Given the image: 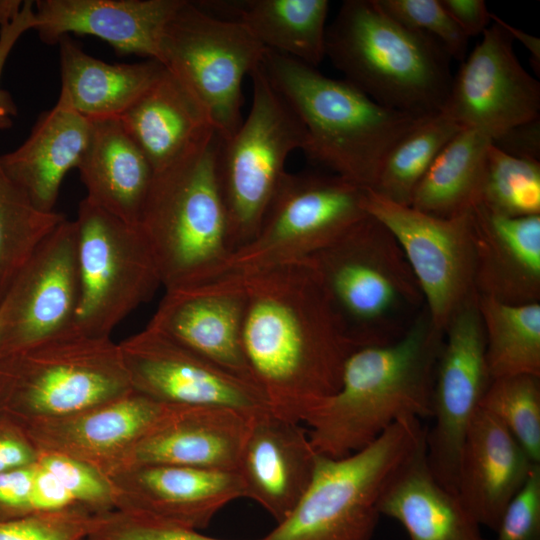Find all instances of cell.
Returning a JSON list of instances; mask_svg holds the SVG:
<instances>
[{
    "instance_id": "6da1fadb",
    "label": "cell",
    "mask_w": 540,
    "mask_h": 540,
    "mask_svg": "<svg viewBox=\"0 0 540 540\" xmlns=\"http://www.w3.org/2000/svg\"><path fill=\"white\" fill-rule=\"evenodd\" d=\"M241 278L246 295L242 348L269 410L302 423L332 396L357 348L305 260Z\"/></svg>"
},
{
    "instance_id": "7a4b0ae2",
    "label": "cell",
    "mask_w": 540,
    "mask_h": 540,
    "mask_svg": "<svg viewBox=\"0 0 540 540\" xmlns=\"http://www.w3.org/2000/svg\"><path fill=\"white\" fill-rule=\"evenodd\" d=\"M444 331L425 307L398 340L355 348L347 357L339 389L303 423L317 454L338 458L376 440L403 418L432 416V391Z\"/></svg>"
},
{
    "instance_id": "3957f363",
    "label": "cell",
    "mask_w": 540,
    "mask_h": 540,
    "mask_svg": "<svg viewBox=\"0 0 540 540\" xmlns=\"http://www.w3.org/2000/svg\"><path fill=\"white\" fill-rule=\"evenodd\" d=\"M261 67L304 125L307 157L363 189L374 188L390 150L426 118L385 107L344 79L268 49Z\"/></svg>"
},
{
    "instance_id": "277c9868",
    "label": "cell",
    "mask_w": 540,
    "mask_h": 540,
    "mask_svg": "<svg viewBox=\"0 0 540 540\" xmlns=\"http://www.w3.org/2000/svg\"><path fill=\"white\" fill-rule=\"evenodd\" d=\"M325 56L375 102L417 117L440 113L453 76L433 38L385 13L375 0H346L326 28Z\"/></svg>"
},
{
    "instance_id": "5b68a950",
    "label": "cell",
    "mask_w": 540,
    "mask_h": 540,
    "mask_svg": "<svg viewBox=\"0 0 540 540\" xmlns=\"http://www.w3.org/2000/svg\"><path fill=\"white\" fill-rule=\"evenodd\" d=\"M221 141L213 130L184 157L154 173L138 225L165 291L216 278L231 254L218 177Z\"/></svg>"
},
{
    "instance_id": "8992f818",
    "label": "cell",
    "mask_w": 540,
    "mask_h": 540,
    "mask_svg": "<svg viewBox=\"0 0 540 540\" xmlns=\"http://www.w3.org/2000/svg\"><path fill=\"white\" fill-rule=\"evenodd\" d=\"M305 261L356 347L400 339L426 307L399 243L369 214Z\"/></svg>"
},
{
    "instance_id": "52a82bcc",
    "label": "cell",
    "mask_w": 540,
    "mask_h": 540,
    "mask_svg": "<svg viewBox=\"0 0 540 540\" xmlns=\"http://www.w3.org/2000/svg\"><path fill=\"white\" fill-rule=\"evenodd\" d=\"M132 391L119 343L75 328L0 356V417H60Z\"/></svg>"
},
{
    "instance_id": "ba28073f",
    "label": "cell",
    "mask_w": 540,
    "mask_h": 540,
    "mask_svg": "<svg viewBox=\"0 0 540 540\" xmlns=\"http://www.w3.org/2000/svg\"><path fill=\"white\" fill-rule=\"evenodd\" d=\"M427 429L417 418H403L352 454H317L305 493L288 517L260 540H372L381 495Z\"/></svg>"
},
{
    "instance_id": "9c48e42d",
    "label": "cell",
    "mask_w": 540,
    "mask_h": 540,
    "mask_svg": "<svg viewBox=\"0 0 540 540\" xmlns=\"http://www.w3.org/2000/svg\"><path fill=\"white\" fill-rule=\"evenodd\" d=\"M252 103L245 120L221 141L218 177L231 253L257 234L287 171L291 152L306 145L297 114L266 77L261 64L250 74Z\"/></svg>"
},
{
    "instance_id": "30bf717a",
    "label": "cell",
    "mask_w": 540,
    "mask_h": 540,
    "mask_svg": "<svg viewBox=\"0 0 540 540\" xmlns=\"http://www.w3.org/2000/svg\"><path fill=\"white\" fill-rule=\"evenodd\" d=\"M74 222L79 295L73 328L111 337L162 286L159 271L138 224L128 223L86 198L80 202Z\"/></svg>"
},
{
    "instance_id": "8fae6325",
    "label": "cell",
    "mask_w": 540,
    "mask_h": 540,
    "mask_svg": "<svg viewBox=\"0 0 540 540\" xmlns=\"http://www.w3.org/2000/svg\"><path fill=\"white\" fill-rule=\"evenodd\" d=\"M266 48L237 20L183 0L165 26L160 62L195 96L223 140L240 127L242 83Z\"/></svg>"
},
{
    "instance_id": "7c38bea8",
    "label": "cell",
    "mask_w": 540,
    "mask_h": 540,
    "mask_svg": "<svg viewBox=\"0 0 540 540\" xmlns=\"http://www.w3.org/2000/svg\"><path fill=\"white\" fill-rule=\"evenodd\" d=\"M365 193L335 174L287 172L256 236L230 254L217 277L305 260L368 214Z\"/></svg>"
},
{
    "instance_id": "4fadbf2b",
    "label": "cell",
    "mask_w": 540,
    "mask_h": 540,
    "mask_svg": "<svg viewBox=\"0 0 540 540\" xmlns=\"http://www.w3.org/2000/svg\"><path fill=\"white\" fill-rule=\"evenodd\" d=\"M365 211L399 243L422 290L432 324L444 331L451 316L477 293L469 210L440 218L366 189Z\"/></svg>"
},
{
    "instance_id": "5bb4252c",
    "label": "cell",
    "mask_w": 540,
    "mask_h": 540,
    "mask_svg": "<svg viewBox=\"0 0 540 540\" xmlns=\"http://www.w3.org/2000/svg\"><path fill=\"white\" fill-rule=\"evenodd\" d=\"M490 382L476 294L445 327L432 391L434 423L426 433L429 468L440 484L455 493L465 436Z\"/></svg>"
},
{
    "instance_id": "9a60e30c",
    "label": "cell",
    "mask_w": 540,
    "mask_h": 540,
    "mask_svg": "<svg viewBox=\"0 0 540 540\" xmlns=\"http://www.w3.org/2000/svg\"><path fill=\"white\" fill-rule=\"evenodd\" d=\"M79 295L75 222L37 246L0 300V356L73 328Z\"/></svg>"
},
{
    "instance_id": "2e32d148",
    "label": "cell",
    "mask_w": 540,
    "mask_h": 540,
    "mask_svg": "<svg viewBox=\"0 0 540 540\" xmlns=\"http://www.w3.org/2000/svg\"><path fill=\"white\" fill-rule=\"evenodd\" d=\"M132 390L169 406L269 410L262 392L163 333L146 326L119 343Z\"/></svg>"
},
{
    "instance_id": "e0dca14e",
    "label": "cell",
    "mask_w": 540,
    "mask_h": 540,
    "mask_svg": "<svg viewBox=\"0 0 540 540\" xmlns=\"http://www.w3.org/2000/svg\"><path fill=\"white\" fill-rule=\"evenodd\" d=\"M455 76L442 113L492 141L539 118L540 83L521 65L513 39L494 19Z\"/></svg>"
},
{
    "instance_id": "ac0fdd59",
    "label": "cell",
    "mask_w": 540,
    "mask_h": 540,
    "mask_svg": "<svg viewBox=\"0 0 540 540\" xmlns=\"http://www.w3.org/2000/svg\"><path fill=\"white\" fill-rule=\"evenodd\" d=\"M108 478L115 491V510L194 530L205 528L220 509L244 497L237 471L136 465Z\"/></svg>"
},
{
    "instance_id": "d6986e66",
    "label": "cell",
    "mask_w": 540,
    "mask_h": 540,
    "mask_svg": "<svg viewBox=\"0 0 540 540\" xmlns=\"http://www.w3.org/2000/svg\"><path fill=\"white\" fill-rule=\"evenodd\" d=\"M245 302L241 278L226 274L166 290L147 326L254 384L242 348Z\"/></svg>"
},
{
    "instance_id": "ffe728a7",
    "label": "cell",
    "mask_w": 540,
    "mask_h": 540,
    "mask_svg": "<svg viewBox=\"0 0 540 540\" xmlns=\"http://www.w3.org/2000/svg\"><path fill=\"white\" fill-rule=\"evenodd\" d=\"M168 406L132 390L89 409L19 426L38 451L73 458L109 477Z\"/></svg>"
},
{
    "instance_id": "44dd1931",
    "label": "cell",
    "mask_w": 540,
    "mask_h": 540,
    "mask_svg": "<svg viewBox=\"0 0 540 540\" xmlns=\"http://www.w3.org/2000/svg\"><path fill=\"white\" fill-rule=\"evenodd\" d=\"M249 417L222 406H168L112 474L136 465L237 471Z\"/></svg>"
},
{
    "instance_id": "7402d4cb",
    "label": "cell",
    "mask_w": 540,
    "mask_h": 540,
    "mask_svg": "<svg viewBox=\"0 0 540 540\" xmlns=\"http://www.w3.org/2000/svg\"><path fill=\"white\" fill-rule=\"evenodd\" d=\"M317 453L300 423L270 410L250 415L237 472L244 497L256 501L277 523L308 488Z\"/></svg>"
},
{
    "instance_id": "603a6c76",
    "label": "cell",
    "mask_w": 540,
    "mask_h": 540,
    "mask_svg": "<svg viewBox=\"0 0 540 540\" xmlns=\"http://www.w3.org/2000/svg\"><path fill=\"white\" fill-rule=\"evenodd\" d=\"M183 0H37L35 30L54 45L69 33L98 37L117 53L160 62L165 26Z\"/></svg>"
},
{
    "instance_id": "cb8c5ba5",
    "label": "cell",
    "mask_w": 540,
    "mask_h": 540,
    "mask_svg": "<svg viewBox=\"0 0 540 540\" xmlns=\"http://www.w3.org/2000/svg\"><path fill=\"white\" fill-rule=\"evenodd\" d=\"M477 295L506 304L540 302V215L508 217L470 209Z\"/></svg>"
},
{
    "instance_id": "d4e9b609",
    "label": "cell",
    "mask_w": 540,
    "mask_h": 540,
    "mask_svg": "<svg viewBox=\"0 0 540 540\" xmlns=\"http://www.w3.org/2000/svg\"><path fill=\"white\" fill-rule=\"evenodd\" d=\"M535 464L511 433L479 408L461 450L456 493L480 526L495 531Z\"/></svg>"
},
{
    "instance_id": "484cf974",
    "label": "cell",
    "mask_w": 540,
    "mask_h": 540,
    "mask_svg": "<svg viewBox=\"0 0 540 540\" xmlns=\"http://www.w3.org/2000/svg\"><path fill=\"white\" fill-rule=\"evenodd\" d=\"M379 512L398 522L409 540H486L458 495L432 474L426 437L387 484Z\"/></svg>"
},
{
    "instance_id": "4316f807",
    "label": "cell",
    "mask_w": 540,
    "mask_h": 540,
    "mask_svg": "<svg viewBox=\"0 0 540 540\" xmlns=\"http://www.w3.org/2000/svg\"><path fill=\"white\" fill-rule=\"evenodd\" d=\"M91 133V120L57 102L18 148L0 156L1 165L38 209L52 212L63 179L78 167Z\"/></svg>"
},
{
    "instance_id": "83f0119b",
    "label": "cell",
    "mask_w": 540,
    "mask_h": 540,
    "mask_svg": "<svg viewBox=\"0 0 540 540\" xmlns=\"http://www.w3.org/2000/svg\"><path fill=\"white\" fill-rule=\"evenodd\" d=\"M118 119L154 173L184 157L215 130L203 106L166 67Z\"/></svg>"
},
{
    "instance_id": "f1b7e54d",
    "label": "cell",
    "mask_w": 540,
    "mask_h": 540,
    "mask_svg": "<svg viewBox=\"0 0 540 540\" xmlns=\"http://www.w3.org/2000/svg\"><path fill=\"white\" fill-rule=\"evenodd\" d=\"M91 121V138L77 167L86 199L128 223L139 224L154 170L118 118Z\"/></svg>"
},
{
    "instance_id": "f546056e",
    "label": "cell",
    "mask_w": 540,
    "mask_h": 540,
    "mask_svg": "<svg viewBox=\"0 0 540 540\" xmlns=\"http://www.w3.org/2000/svg\"><path fill=\"white\" fill-rule=\"evenodd\" d=\"M61 89L58 103L89 120L118 118L162 74L155 59L109 64L85 53L70 37L59 40Z\"/></svg>"
},
{
    "instance_id": "4dcf8cb0",
    "label": "cell",
    "mask_w": 540,
    "mask_h": 540,
    "mask_svg": "<svg viewBox=\"0 0 540 540\" xmlns=\"http://www.w3.org/2000/svg\"><path fill=\"white\" fill-rule=\"evenodd\" d=\"M266 49L317 68L325 57L327 0L213 2Z\"/></svg>"
},
{
    "instance_id": "1f68e13d",
    "label": "cell",
    "mask_w": 540,
    "mask_h": 540,
    "mask_svg": "<svg viewBox=\"0 0 540 540\" xmlns=\"http://www.w3.org/2000/svg\"><path fill=\"white\" fill-rule=\"evenodd\" d=\"M491 144L492 139L478 130H460L422 177L410 206L440 218L467 212L476 203Z\"/></svg>"
},
{
    "instance_id": "d6a6232c",
    "label": "cell",
    "mask_w": 540,
    "mask_h": 540,
    "mask_svg": "<svg viewBox=\"0 0 540 540\" xmlns=\"http://www.w3.org/2000/svg\"><path fill=\"white\" fill-rule=\"evenodd\" d=\"M492 379L540 376V302L506 304L477 295Z\"/></svg>"
},
{
    "instance_id": "836d02e7",
    "label": "cell",
    "mask_w": 540,
    "mask_h": 540,
    "mask_svg": "<svg viewBox=\"0 0 540 540\" xmlns=\"http://www.w3.org/2000/svg\"><path fill=\"white\" fill-rule=\"evenodd\" d=\"M462 129L442 112L422 119L390 150L372 191L410 206L417 185L434 159Z\"/></svg>"
},
{
    "instance_id": "e575fe53",
    "label": "cell",
    "mask_w": 540,
    "mask_h": 540,
    "mask_svg": "<svg viewBox=\"0 0 540 540\" xmlns=\"http://www.w3.org/2000/svg\"><path fill=\"white\" fill-rule=\"evenodd\" d=\"M64 219L38 209L0 162V300L33 251Z\"/></svg>"
},
{
    "instance_id": "d590c367",
    "label": "cell",
    "mask_w": 540,
    "mask_h": 540,
    "mask_svg": "<svg viewBox=\"0 0 540 540\" xmlns=\"http://www.w3.org/2000/svg\"><path fill=\"white\" fill-rule=\"evenodd\" d=\"M475 204L508 217L540 215V161L510 156L491 144Z\"/></svg>"
},
{
    "instance_id": "8d00e7d4",
    "label": "cell",
    "mask_w": 540,
    "mask_h": 540,
    "mask_svg": "<svg viewBox=\"0 0 540 540\" xmlns=\"http://www.w3.org/2000/svg\"><path fill=\"white\" fill-rule=\"evenodd\" d=\"M540 463V376L520 374L492 379L480 404Z\"/></svg>"
},
{
    "instance_id": "74e56055",
    "label": "cell",
    "mask_w": 540,
    "mask_h": 540,
    "mask_svg": "<svg viewBox=\"0 0 540 540\" xmlns=\"http://www.w3.org/2000/svg\"><path fill=\"white\" fill-rule=\"evenodd\" d=\"M402 25L436 40L451 58L463 61L469 38L447 13L440 0H375Z\"/></svg>"
},
{
    "instance_id": "f35d334b",
    "label": "cell",
    "mask_w": 540,
    "mask_h": 540,
    "mask_svg": "<svg viewBox=\"0 0 540 540\" xmlns=\"http://www.w3.org/2000/svg\"><path fill=\"white\" fill-rule=\"evenodd\" d=\"M37 463L67 488L80 507L94 514L115 510L113 484L97 469L73 458L46 451H39Z\"/></svg>"
},
{
    "instance_id": "ab89813d",
    "label": "cell",
    "mask_w": 540,
    "mask_h": 540,
    "mask_svg": "<svg viewBox=\"0 0 540 540\" xmlns=\"http://www.w3.org/2000/svg\"><path fill=\"white\" fill-rule=\"evenodd\" d=\"M102 515L72 507L0 521V540H84L97 528Z\"/></svg>"
},
{
    "instance_id": "60d3db41",
    "label": "cell",
    "mask_w": 540,
    "mask_h": 540,
    "mask_svg": "<svg viewBox=\"0 0 540 540\" xmlns=\"http://www.w3.org/2000/svg\"><path fill=\"white\" fill-rule=\"evenodd\" d=\"M494 540H540V464L506 505Z\"/></svg>"
},
{
    "instance_id": "b9f144b4",
    "label": "cell",
    "mask_w": 540,
    "mask_h": 540,
    "mask_svg": "<svg viewBox=\"0 0 540 540\" xmlns=\"http://www.w3.org/2000/svg\"><path fill=\"white\" fill-rule=\"evenodd\" d=\"M89 540H222L198 530L143 519L121 511L102 515Z\"/></svg>"
},
{
    "instance_id": "7bdbcfd3",
    "label": "cell",
    "mask_w": 540,
    "mask_h": 540,
    "mask_svg": "<svg viewBox=\"0 0 540 540\" xmlns=\"http://www.w3.org/2000/svg\"><path fill=\"white\" fill-rule=\"evenodd\" d=\"M34 1H23L21 8L10 18L0 23V80L16 42L23 33L37 27ZM17 115V106L11 94L0 86V130L10 128Z\"/></svg>"
},
{
    "instance_id": "ee69618b",
    "label": "cell",
    "mask_w": 540,
    "mask_h": 540,
    "mask_svg": "<svg viewBox=\"0 0 540 540\" xmlns=\"http://www.w3.org/2000/svg\"><path fill=\"white\" fill-rule=\"evenodd\" d=\"M35 464L0 473V521L34 514L31 487Z\"/></svg>"
},
{
    "instance_id": "f6af8a7d",
    "label": "cell",
    "mask_w": 540,
    "mask_h": 540,
    "mask_svg": "<svg viewBox=\"0 0 540 540\" xmlns=\"http://www.w3.org/2000/svg\"><path fill=\"white\" fill-rule=\"evenodd\" d=\"M38 449L16 423L0 417V473L34 465Z\"/></svg>"
},
{
    "instance_id": "bcb514c9",
    "label": "cell",
    "mask_w": 540,
    "mask_h": 540,
    "mask_svg": "<svg viewBox=\"0 0 540 540\" xmlns=\"http://www.w3.org/2000/svg\"><path fill=\"white\" fill-rule=\"evenodd\" d=\"M31 506L34 514L80 507L67 488L37 462L32 479Z\"/></svg>"
},
{
    "instance_id": "7dc6e473",
    "label": "cell",
    "mask_w": 540,
    "mask_h": 540,
    "mask_svg": "<svg viewBox=\"0 0 540 540\" xmlns=\"http://www.w3.org/2000/svg\"><path fill=\"white\" fill-rule=\"evenodd\" d=\"M492 144L510 156L540 161L539 118L511 128Z\"/></svg>"
},
{
    "instance_id": "c3c4849f",
    "label": "cell",
    "mask_w": 540,
    "mask_h": 540,
    "mask_svg": "<svg viewBox=\"0 0 540 540\" xmlns=\"http://www.w3.org/2000/svg\"><path fill=\"white\" fill-rule=\"evenodd\" d=\"M441 4L468 37L482 33L491 23V13L483 0H440Z\"/></svg>"
},
{
    "instance_id": "681fc988",
    "label": "cell",
    "mask_w": 540,
    "mask_h": 540,
    "mask_svg": "<svg viewBox=\"0 0 540 540\" xmlns=\"http://www.w3.org/2000/svg\"><path fill=\"white\" fill-rule=\"evenodd\" d=\"M491 18L496 20L512 37L513 40H517L530 53L531 65L537 75L540 73V39L534 35L528 34L519 28L513 27L509 23L502 20L497 15L491 13Z\"/></svg>"
},
{
    "instance_id": "f907efd6",
    "label": "cell",
    "mask_w": 540,
    "mask_h": 540,
    "mask_svg": "<svg viewBox=\"0 0 540 540\" xmlns=\"http://www.w3.org/2000/svg\"><path fill=\"white\" fill-rule=\"evenodd\" d=\"M1 16H2V0H0V19H1Z\"/></svg>"
},
{
    "instance_id": "816d5d0a",
    "label": "cell",
    "mask_w": 540,
    "mask_h": 540,
    "mask_svg": "<svg viewBox=\"0 0 540 540\" xmlns=\"http://www.w3.org/2000/svg\"><path fill=\"white\" fill-rule=\"evenodd\" d=\"M84 540H89V539H84Z\"/></svg>"
}]
</instances>
